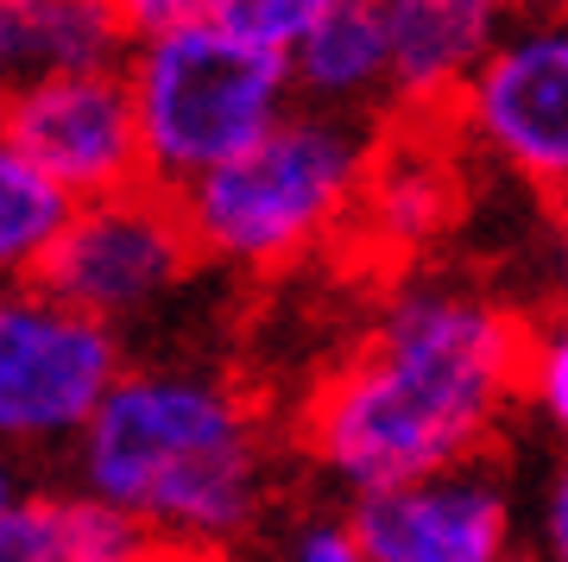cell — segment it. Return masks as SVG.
Returning <instances> with one entry per match:
<instances>
[{
    "mask_svg": "<svg viewBox=\"0 0 568 562\" xmlns=\"http://www.w3.org/2000/svg\"><path fill=\"white\" fill-rule=\"evenodd\" d=\"M0 562H159V538L95 493H26L0 524Z\"/></svg>",
    "mask_w": 568,
    "mask_h": 562,
    "instance_id": "4fadbf2b",
    "label": "cell"
},
{
    "mask_svg": "<svg viewBox=\"0 0 568 562\" xmlns=\"http://www.w3.org/2000/svg\"><path fill=\"white\" fill-rule=\"evenodd\" d=\"M379 164V140L366 121L291 108L246 159L183 190V221L196 253L241 272H278L361 215Z\"/></svg>",
    "mask_w": 568,
    "mask_h": 562,
    "instance_id": "277c9868",
    "label": "cell"
},
{
    "mask_svg": "<svg viewBox=\"0 0 568 562\" xmlns=\"http://www.w3.org/2000/svg\"><path fill=\"white\" fill-rule=\"evenodd\" d=\"M556 209H562V215H568V197H562V202H556Z\"/></svg>",
    "mask_w": 568,
    "mask_h": 562,
    "instance_id": "7402d4cb",
    "label": "cell"
},
{
    "mask_svg": "<svg viewBox=\"0 0 568 562\" xmlns=\"http://www.w3.org/2000/svg\"><path fill=\"white\" fill-rule=\"evenodd\" d=\"M530 322L467 284H405L366 342L304 399L297 442L361 500L480 462L525 404Z\"/></svg>",
    "mask_w": 568,
    "mask_h": 562,
    "instance_id": "6da1fadb",
    "label": "cell"
},
{
    "mask_svg": "<svg viewBox=\"0 0 568 562\" xmlns=\"http://www.w3.org/2000/svg\"><path fill=\"white\" fill-rule=\"evenodd\" d=\"M525 404L556 430V436H568V310H556L549 322H530Z\"/></svg>",
    "mask_w": 568,
    "mask_h": 562,
    "instance_id": "2e32d148",
    "label": "cell"
},
{
    "mask_svg": "<svg viewBox=\"0 0 568 562\" xmlns=\"http://www.w3.org/2000/svg\"><path fill=\"white\" fill-rule=\"evenodd\" d=\"M373 241L392 247V253H410V247H429L455 215V197H448V171L436 159H379L373 164V183H366L361 202Z\"/></svg>",
    "mask_w": 568,
    "mask_h": 562,
    "instance_id": "9a60e30c",
    "label": "cell"
},
{
    "mask_svg": "<svg viewBox=\"0 0 568 562\" xmlns=\"http://www.w3.org/2000/svg\"><path fill=\"white\" fill-rule=\"evenodd\" d=\"M549 284H556V310H568V215L549 241Z\"/></svg>",
    "mask_w": 568,
    "mask_h": 562,
    "instance_id": "ffe728a7",
    "label": "cell"
},
{
    "mask_svg": "<svg viewBox=\"0 0 568 562\" xmlns=\"http://www.w3.org/2000/svg\"><path fill=\"white\" fill-rule=\"evenodd\" d=\"M70 221H77V202L0 133V291L39 284Z\"/></svg>",
    "mask_w": 568,
    "mask_h": 562,
    "instance_id": "5bb4252c",
    "label": "cell"
},
{
    "mask_svg": "<svg viewBox=\"0 0 568 562\" xmlns=\"http://www.w3.org/2000/svg\"><path fill=\"white\" fill-rule=\"evenodd\" d=\"M209 7H215V20H222L227 32H241L246 44H260L272 58H291L323 0H209Z\"/></svg>",
    "mask_w": 568,
    "mask_h": 562,
    "instance_id": "e0dca14e",
    "label": "cell"
},
{
    "mask_svg": "<svg viewBox=\"0 0 568 562\" xmlns=\"http://www.w3.org/2000/svg\"><path fill=\"white\" fill-rule=\"evenodd\" d=\"M455 121L525 183L568 197V13L506 26Z\"/></svg>",
    "mask_w": 568,
    "mask_h": 562,
    "instance_id": "52a82bcc",
    "label": "cell"
},
{
    "mask_svg": "<svg viewBox=\"0 0 568 562\" xmlns=\"http://www.w3.org/2000/svg\"><path fill=\"white\" fill-rule=\"evenodd\" d=\"M20 500H26V493H20V481H13V468L0 462V524H7V512H13Z\"/></svg>",
    "mask_w": 568,
    "mask_h": 562,
    "instance_id": "44dd1931",
    "label": "cell"
},
{
    "mask_svg": "<svg viewBox=\"0 0 568 562\" xmlns=\"http://www.w3.org/2000/svg\"><path fill=\"white\" fill-rule=\"evenodd\" d=\"M347 524L366 562H518L511 493L487 462L361 493Z\"/></svg>",
    "mask_w": 568,
    "mask_h": 562,
    "instance_id": "9c48e42d",
    "label": "cell"
},
{
    "mask_svg": "<svg viewBox=\"0 0 568 562\" xmlns=\"http://www.w3.org/2000/svg\"><path fill=\"white\" fill-rule=\"evenodd\" d=\"M0 133L77 209L102 197H126V190L145 183L140 114H133V89H126L121 63L70 70V77L26 89L20 101L0 108Z\"/></svg>",
    "mask_w": 568,
    "mask_h": 562,
    "instance_id": "ba28073f",
    "label": "cell"
},
{
    "mask_svg": "<svg viewBox=\"0 0 568 562\" xmlns=\"http://www.w3.org/2000/svg\"><path fill=\"white\" fill-rule=\"evenodd\" d=\"M506 32V13L493 0H386V39H392V101L436 108L467 96L493 44Z\"/></svg>",
    "mask_w": 568,
    "mask_h": 562,
    "instance_id": "30bf717a",
    "label": "cell"
},
{
    "mask_svg": "<svg viewBox=\"0 0 568 562\" xmlns=\"http://www.w3.org/2000/svg\"><path fill=\"white\" fill-rule=\"evenodd\" d=\"M126 20V89L140 114L145 183L196 190L222 164L246 159L297 108L291 58H272L215 20L209 0H140Z\"/></svg>",
    "mask_w": 568,
    "mask_h": 562,
    "instance_id": "3957f363",
    "label": "cell"
},
{
    "mask_svg": "<svg viewBox=\"0 0 568 562\" xmlns=\"http://www.w3.org/2000/svg\"><path fill=\"white\" fill-rule=\"evenodd\" d=\"M126 380L121 329L82 317L44 284L0 291V442L77 449L108 392Z\"/></svg>",
    "mask_w": 568,
    "mask_h": 562,
    "instance_id": "5b68a950",
    "label": "cell"
},
{
    "mask_svg": "<svg viewBox=\"0 0 568 562\" xmlns=\"http://www.w3.org/2000/svg\"><path fill=\"white\" fill-rule=\"evenodd\" d=\"M518 562H537V556H518Z\"/></svg>",
    "mask_w": 568,
    "mask_h": 562,
    "instance_id": "603a6c76",
    "label": "cell"
},
{
    "mask_svg": "<svg viewBox=\"0 0 568 562\" xmlns=\"http://www.w3.org/2000/svg\"><path fill=\"white\" fill-rule=\"evenodd\" d=\"M126 58L121 7L102 0H0V108L70 70Z\"/></svg>",
    "mask_w": 568,
    "mask_h": 562,
    "instance_id": "7c38bea8",
    "label": "cell"
},
{
    "mask_svg": "<svg viewBox=\"0 0 568 562\" xmlns=\"http://www.w3.org/2000/svg\"><path fill=\"white\" fill-rule=\"evenodd\" d=\"M82 493L159 543H234L272 493V442L234 380L196 367H126L77 442Z\"/></svg>",
    "mask_w": 568,
    "mask_h": 562,
    "instance_id": "7a4b0ae2",
    "label": "cell"
},
{
    "mask_svg": "<svg viewBox=\"0 0 568 562\" xmlns=\"http://www.w3.org/2000/svg\"><path fill=\"white\" fill-rule=\"evenodd\" d=\"M284 562H366L361 538H354V524L342 519H304L297 531H291V550H284Z\"/></svg>",
    "mask_w": 568,
    "mask_h": 562,
    "instance_id": "ac0fdd59",
    "label": "cell"
},
{
    "mask_svg": "<svg viewBox=\"0 0 568 562\" xmlns=\"http://www.w3.org/2000/svg\"><path fill=\"white\" fill-rule=\"evenodd\" d=\"M297 108L361 121L373 101H392V39L386 0H323L310 32L291 51Z\"/></svg>",
    "mask_w": 568,
    "mask_h": 562,
    "instance_id": "8fae6325",
    "label": "cell"
},
{
    "mask_svg": "<svg viewBox=\"0 0 568 562\" xmlns=\"http://www.w3.org/2000/svg\"><path fill=\"white\" fill-rule=\"evenodd\" d=\"M196 265L203 253L183 221V202L171 190L140 183L126 197L82 202L39 284L51 298L77 303L82 317L121 329L126 317H145L152 303L171 298Z\"/></svg>",
    "mask_w": 568,
    "mask_h": 562,
    "instance_id": "8992f818",
    "label": "cell"
},
{
    "mask_svg": "<svg viewBox=\"0 0 568 562\" xmlns=\"http://www.w3.org/2000/svg\"><path fill=\"white\" fill-rule=\"evenodd\" d=\"M537 562H568V455L556 462L537 512Z\"/></svg>",
    "mask_w": 568,
    "mask_h": 562,
    "instance_id": "d6986e66",
    "label": "cell"
}]
</instances>
